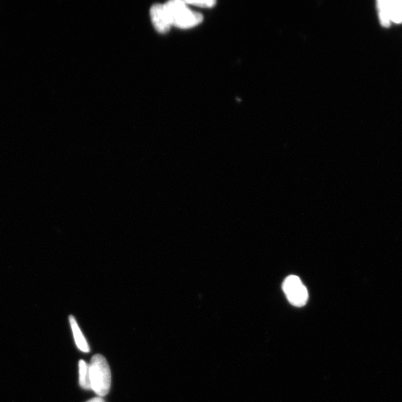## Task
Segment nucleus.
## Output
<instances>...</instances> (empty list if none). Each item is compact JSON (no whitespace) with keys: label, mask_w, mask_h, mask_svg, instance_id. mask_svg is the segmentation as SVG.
Instances as JSON below:
<instances>
[{"label":"nucleus","mask_w":402,"mask_h":402,"mask_svg":"<svg viewBox=\"0 0 402 402\" xmlns=\"http://www.w3.org/2000/svg\"><path fill=\"white\" fill-rule=\"evenodd\" d=\"M172 27L189 29L201 24L203 17L200 13L191 10L185 1L175 0L164 4Z\"/></svg>","instance_id":"f257e3e1"},{"label":"nucleus","mask_w":402,"mask_h":402,"mask_svg":"<svg viewBox=\"0 0 402 402\" xmlns=\"http://www.w3.org/2000/svg\"><path fill=\"white\" fill-rule=\"evenodd\" d=\"M91 389L99 396H106L111 386L109 364L101 354H96L89 365Z\"/></svg>","instance_id":"f03ea898"},{"label":"nucleus","mask_w":402,"mask_h":402,"mask_svg":"<svg viewBox=\"0 0 402 402\" xmlns=\"http://www.w3.org/2000/svg\"><path fill=\"white\" fill-rule=\"evenodd\" d=\"M376 5L379 21L383 27L402 24V0H379Z\"/></svg>","instance_id":"7ed1b4c3"},{"label":"nucleus","mask_w":402,"mask_h":402,"mask_svg":"<svg viewBox=\"0 0 402 402\" xmlns=\"http://www.w3.org/2000/svg\"><path fill=\"white\" fill-rule=\"evenodd\" d=\"M283 291L291 304L296 307L304 306L308 300L306 286L296 275H290L284 281Z\"/></svg>","instance_id":"20e7f679"},{"label":"nucleus","mask_w":402,"mask_h":402,"mask_svg":"<svg viewBox=\"0 0 402 402\" xmlns=\"http://www.w3.org/2000/svg\"><path fill=\"white\" fill-rule=\"evenodd\" d=\"M150 17L153 26L160 34L167 33L172 27L164 5L153 6L150 10Z\"/></svg>","instance_id":"39448f33"},{"label":"nucleus","mask_w":402,"mask_h":402,"mask_svg":"<svg viewBox=\"0 0 402 402\" xmlns=\"http://www.w3.org/2000/svg\"><path fill=\"white\" fill-rule=\"evenodd\" d=\"M70 324L73 333V336L77 347L84 352H88L89 350L88 343L80 331L77 322L73 316H70Z\"/></svg>","instance_id":"423d86ee"},{"label":"nucleus","mask_w":402,"mask_h":402,"mask_svg":"<svg viewBox=\"0 0 402 402\" xmlns=\"http://www.w3.org/2000/svg\"><path fill=\"white\" fill-rule=\"evenodd\" d=\"M79 384L85 389H91L89 365L82 360L79 361Z\"/></svg>","instance_id":"0eeeda50"},{"label":"nucleus","mask_w":402,"mask_h":402,"mask_svg":"<svg viewBox=\"0 0 402 402\" xmlns=\"http://www.w3.org/2000/svg\"><path fill=\"white\" fill-rule=\"evenodd\" d=\"M188 6H198L201 8H211L213 7L216 2L213 0H199V1H185Z\"/></svg>","instance_id":"6e6552de"},{"label":"nucleus","mask_w":402,"mask_h":402,"mask_svg":"<svg viewBox=\"0 0 402 402\" xmlns=\"http://www.w3.org/2000/svg\"><path fill=\"white\" fill-rule=\"evenodd\" d=\"M87 402H106V401H104V399H102L101 397H99L91 399Z\"/></svg>","instance_id":"1a4fd4ad"}]
</instances>
